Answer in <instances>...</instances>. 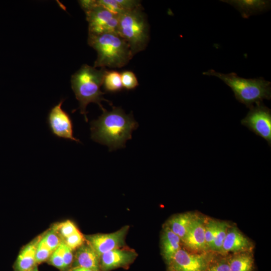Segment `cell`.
I'll list each match as a JSON object with an SVG mask.
<instances>
[{"label":"cell","instance_id":"6da1fadb","mask_svg":"<svg viewBox=\"0 0 271 271\" xmlns=\"http://www.w3.org/2000/svg\"><path fill=\"white\" fill-rule=\"evenodd\" d=\"M97 119L90 123L91 138L107 146L109 151L125 148L126 142L132 138L133 130L139 126L132 112L126 114L120 107L105 108Z\"/></svg>","mask_w":271,"mask_h":271},{"label":"cell","instance_id":"7a4b0ae2","mask_svg":"<svg viewBox=\"0 0 271 271\" xmlns=\"http://www.w3.org/2000/svg\"><path fill=\"white\" fill-rule=\"evenodd\" d=\"M107 71L105 67L97 69L84 64L71 77V87L79 101L80 113L86 122L88 121L86 107L89 103L97 104L102 110L104 109L101 103L102 101L112 105V102L103 97L104 93L101 90Z\"/></svg>","mask_w":271,"mask_h":271},{"label":"cell","instance_id":"3957f363","mask_svg":"<svg viewBox=\"0 0 271 271\" xmlns=\"http://www.w3.org/2000/svg\"><path fill=\"white\" fill-rule=\"evenodd\" d=\"M87 42L97 53L95 68H119L126 65L133 57L127 43L116 33L88 34Z\"/></svg>","mask_w":271,"mask_h":271},{"label":"cell","instance_id":"277c9868","mask_svg":"<svg viewBox=\"0 0 271 271\" xmlns=\"http://www.w3.org/2000/svg\"><path fill=\"white\" fill-rule=\"evenodd\" d=\"M203 74L215 76L222 80L232 89L236 99L247 108H251L254 103L262 102L263 99H270L271 83L263 78L246 79L238 76L234 72L224 74L213 69L204 72Z\"/></svg>","mask_w":271,"mask_h":271},{"label":"cell","instance_id":"5b68a950","mask_svg":"<svg viewBox=\"0 0 271 271\" xmlns=\"http://www.w3.org/2000/svg\"><path fill=\"white\" fill-rule=\"evenodd\" d=\"M118 34L127 43L133 56L146 48L150 26L143 7L119 16Z\"/></svg>","mask_w":271,"mask_h":271},{"label":"cell","instance_id":"8992f818","mask_svg":"<svg viewBox=\"0 0 271 271\" xmlns=\"http://www.w3.org/2000/svg\"><path fill=\"white\" fill-rule=\"evenodd\" d=\"M88 24V34H118L119 16L99 5L96 0L80 1Z\"/></svg>","mask_w":271,"mask_h":271},{"label":"cell","instance_id":"52a82bcc","mask_svg":"<svg viewBox=\"0 0 271 271\" xmlns=\"http://www.w3.org/2000/svg\"><path fill=\"white\" fill-rule=\"evenodd\" d=\"M241 123L271 145V111L262 102L249 108Z\"/></svg>","mask_w":271,"mask_h":271},{"label":"cell","instance_id":"ba28073f","mask_svg":"<svg viewBox=\"0 0 271 271\" xmlns=\"http://www.w3.org/2000/svg\"><path fill=\"white\" fill-rule=\"evenodd\" d=\"M196 253L181 248L167 264L168 271H205L214 255Z\"/></svg>","mask_w":271,"mask_h":271},{"label":"cell","instance_id":"9c48e42d","mask_svg":"<svg viewBox=\"0 0 271 271\" xmlns=\"http://www.w3.org/2000/svg\"><path fill=\"white\" fill-rule=\"evenodd\" d=\"M64 99L50 110L47 121L52 133L57 137L80 143L73 134V124L70 115L62 108Z\"/></svg>","mask_w":271,"mask_h":271},{"label":"cell","instance_id":"30bf717a","mask_svg":"<svg viewBox=\"0 0 271 271\" xmlns=\"http://www.w3.org/2000/svg\"><path fill=\"white\" fill-rule=\"evenodd\" d=\"M129 229L125 225L110 233H97L85 236V241L95 250L98 255L114 249L124 247L125 238Z\"/></svg>","mask_w":271,"mask_h":271},{"label":"cell","instance_id":"8fae6325","mask_svg":"<svg viewBox=\"0 0 271 271\" xmlns=\"http://www.w3.org/2000/svg\"><path fill=\"white\" fill-rule=\"evenodd\" d=\"M137 256L135 250L124 247L111 250L100 255L101 271H111L120 267L127 268Z\"/></svg>","mask_w":271,"mask_h":271},{"label":"cell","instance_id":"7c38bea8","mask_svg":"<svg viewBox=\"0 0 271 271\" xmlns=\"http://www.w3.org/2000/svg\"><path fill=\"white\" fill-rule=\"evenodd\" d=\"M204 220L205 219L197 216L182 240L188 251L196 253L209 251L205 242Z\"/></svg>","mask_w":271,"mask_h":271},{"label":"cell","instance_id":"4fadbf2b","mask_svg":"<svg viewBox=\"0 0 271 271\" xmlns=\"http://www.w3.org/2000/svg\"><path fill=\"white\" fill-rule=\"evenodd\" d=\"M252 244L235 227L229 226L223 241L220 253L226 255L228 252L237 253L251 251Z\"/></svg>","mask_w":271,"mask_h":271},{"label":"cell","instance_id":"5bb4252c","mask_svg":"<svg viewBox=\"0 0 271 271\" xmlns=\"http://www.w3.org/2000/svg\"><path fill=\"white\" fill-rule=\"evenodd\" d=\"M75 250L71 268L82 267L101 271L99 256L86 241Z\"/></svg>","mask_w":271,"mask_h":271},{"label":"cell","instance_id":"9a60e30c","mask_svg":"<svg viewBox=\"0 0 271 271\" xmlns=\"http://www.w3.org/2000/svg\"><path fill=\"white\" fill-rule=\"evenodd\" d=\"M238 11L242 17L248 18L252 15L265 12L270 9V1L264 0H222Z\"/></svg>","mask_w":271,"mask_h":271},{"label":"cell","instance_id":"2e32d148","mask_svg":"<svg viewBox=\"0 0 271 271\" xmlns=\"http://www.w3.org/2000/svg\"><path fill=\"white\" fill-rule=\"evenodd\" d=\"M42 236L36 237L21 249L14 265V271H29L38 265L35 259L36 251Z\"/></svg>","mask_w":271,"mask_h":271},{"label":"cell","instance_id":"e0dca14e","mask_svg":"<svg viewBox=\"0 0 271 271\" xmlns=\"http://www.w3.org/2000/svg\"><path fill=\"white\" fill-rule=\"evenodd\" d=\"M182 240L167 226L164 225L161 238V253L168 264L175 254L181 248Z\"/></svg>","mask_w":271,"mask_h":271},{"label":"cell","instance_id":"ac0fdd59","mask_svg":"<svg viewBox=\"0 0 271 271\" xmlns=\"http://www.w3.org/2000/svg\"><path fill=\"white\" fill-rule=\"evenodd\" d=\"M196 216L191 212L177 214L171 217L165 225L177 235L182 240Z\"/></svg>","mask_w":271,"mask_h":271},{"label":"cell","instance_id":"d6986e66","mask_svg":"<svg viewBox=\"0 0 271 271\" xmlns=\"http://www.w3.org/2000/svg\"><path fill=\"white\" fill-rule=\"evenodd\" d=\"M96 2L99 5L117 16L142 7L140 1L136 0H96Z\"/></svg>","mask_w":271,"mask_h":271},{"label":"cell","instance_id":"ffe728a7","mask_svg":"<svg viewBox=\"0 0 271 271\" xmlns=\"http://www.w3.org/2000/svg\"><path fill=\"white\" fill-rule=\"evenodd\" d=\"M230 271H254V261L251 251L233 253L228 256Z\"/></svg>","mask_w":271,"mask_h":271},{"label":"cell","instance_id":"44dd1931","mask_svg":"<svg viewBox=\"0 0 271 271\" xmlns=\"http://www.w3.org/2000/svg\"><path fill=\"white\" fill-rule=\"evenodd\" d=\"M102 85L104 90L109 92L121 91L123 87L120 73L115 70H107L105 74Z\"/></svg>","mask_w":271,"mask_h":271},{"label":"cell","instance_id":"7402d4cb","mask_svg":"<svg viewBox=\"0 0 271 271\" xmlns=\"http://www.w3.org/2000/svg\"><path fill=\"white\" fill-rule=\"evenodd\" d=\"M229 227V225L227 222L217 221L212 251L220 253L222 244Z\"/></svg>","mask_w":271,"mask_h":271},{"label":"cell","instance_id":"603a6c76","mask_svg":"<svg viewBox=\"0 0 271 271\" xmlns=\"http://www.w3.org/2000/svg\"><path fill=\"white\" fill-rule=\"evenodd\" d=\"M205 271H230L228 256L223 255L217 257L214 255Z\"/></svg>","mask_w":271,"mask_h":271},{"label":"cell","instance_id":"cb8c5ba5","mask_svg":"<svg viewBox=\"0 0 271 271\" xmlns=\"http://www.w3.org/2000/svg\"><path fill=\"white\" fill-rule=\"evenodd\" d=\"M62 240L79 230L75 224L70 220L55 224L53 227Z\"/></svg>","mask_w":271,"mask_h":271},{"label":"cell","instance_id":"d4e9b609","mask_svg":"<svg viewBox=\"0 0 271 271\" xmlns=\"http://www.w3.org/2000/svg\"><path fill=\"white\" fill-rule=\"evenodd\" d=\"M217 220L205 219V238L208 250H211L217 227Z\"/></svg>","mask_w":271,"mask_h":271},{"label":"cell","instance_id":"484cf974","mask_svg":"<svg viewBox=\"0 0 271 271\" xmlns=\"http://www.w3.org/2000/svg\"><path fill=\"white\" fill-rule=\"evenodd\" d=\"M52 251L46 244L42 236L39 240L36 251L35 259L37 264L48 261Z\"/></svg>","mask_w":271,"mask_h":271},{"label":"cell","instance_id":"4316f807","mask_svg":"<svg viewBox=\"0 0 271 271\" xmlns=\"http://www.w3.org/2000/svg\"><path fill=\"white\" fill-rule=\"evenodd\" d=\"M43 238L52 252L60 245L62 241L58 233L53 228L43 234Z\"/></svg>","mask_w":271,"mask_h":271},{"label":"cell","instance_id":"83f0119b","mask_svg":"<svg viewBox=\"0 0 271 271\" xmlns=\"http://www.w3.org/2000/svg\"><path fill=\"white\" fill-rule=\"evenodd\" d=\"M72 250H76L85 241V236L78 230L77 231L62 240Z\"/></svg>","mask_w":271,"mask_h":271},{"label":"cell","instance_id":"f1b7e54d","mask_svg":"<svg viewBox=\"0 0 271 271\" xmlns=\"http://www.w3.org/2000/svg\"><path fill=\"white\" fill-rule=\"evenodd\" d=\"M123 88L133 89L139 85V82L134 73L129 70H125L120 73Z\"/></svg>","mask_w":271,"mask_h":271},{"label":"cell","instance_id":"f546056e","mask_svg":"<svg viewBox=\"0 0 271 271\" xmlns=\"http://www.w3.org/2000/svg\"><path fill=\"white\" fill-rule=\"evenodd\" d=\"M48 261L50 264L55 266L61 271H64V262L61 243L60 245L53 251L48 260Z\"/></svg>","mask_w":271,"mask_h":271},{"label":"cell","instance_id":"4dcf8cb0","mask_svg":"<svg viewBox=\"0 0 271 271\" xmlns=\"http://www.w3.org/2000/svg\"><path fill=\"white\" fill-rule=\"evenodd\" d=\"M64 262V271H70L74 259V253L62 240L61 242Z\"/></svg>","mask_w":271,"mask_h":271},{"label":"cell","instance_id":"1f68e13d","mask_svg":"<svg viewBox=\"0 0 271 271\" xmlns=\"http://www.w3.org/2000/svg\"><path fill=\"white\" fill-rule=\"evenodd\" d=\"M70 271H93L91 269L82 267H75L71 268Z\"/></svg>","mask_w":271,"mask_h":271},{"label":"cell","instance_id":"d6a6232c","mask_svg":"<svg viewBox=\"0 0 271 271\" xmlns=\"http://www.w3.org/2000/svg\"><path fill=\"white\" fill-rule=\"evenodd\" d=\"M29 271H39V269L38 268V265H36L33 268H32Z\"/></svg>","mask_w":271,"mask_h":271}]
</instances>
